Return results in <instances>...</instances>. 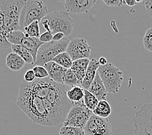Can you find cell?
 Segmentation results:
<instances>
[{
    "label": "cell",
    "mask_w": 152,
    "mask_h": 135,
    "mask_svg": "<svg viewBox=\"0 0 152 135\" xmlns=\"http://www.w3.org/2000/svg\"><path fill=\"white\" fill-rule=\"evenodd\" d=\"M16 105L34 123L52 127L42 100L28 88L25 80L20 85Z\"/></svg>",
    "instance_id": "1"
},
{
    "label": "cell",
    "mask_w": 152,
    "mask_h": 135,
    "mask_svg": "<svg viewBox=\"0 0 152 135\" xmlns=\"http://www.w3.org/2000/svg\"><path fill=\"white\" fill-rule=\"evenodd\" d=\"M25 3L23 0H0V46L3 49L11 47L7 34L21 30L20 17Z\"/></svg>",
    "instance_id": "2"
},
{
    "label": "cell",
    "mask_w": 152,
    "mask_h": 135,
    "mask_svg": "<svg viewBox=\"0 0 152 135\" xmlns=\"http://www.w3.org/2000/svg\"><path fill=\"white\" fill-rule=\"evenodd\" d=\"M41 22L46 31H50L53 35L62 32L67 37L72 34L75 27L73 20L64 10H55L49 13Z\"/></svg>",
    "instance_id": "3"
},
{
    "label": "cell",
    "mask_w": 152,
    "mask_h": 135,
    "mask_svg": "<svg viewBox=\"0 0 152 135\" xmlns=\"http://www.w3.org/2000/svg\"><path fill=\"white\" fill-rule=\"evenodd\" d=\"M98 73L106 87L107 93L117 94L119 92L123 81V72L111 63L100 66Z\"/></svg>",
    "instance_id": "4"
},
{
    "label": "cell",
    "mask_w": 152,
    "mask_h": 135,
    "mask_svg": "<svg viewBox=\"0 0 152 135\" xmlns=\"http://www.w3.org/2000/svg\"><path fill=\"white\" fill-rule=\"evenodd\" d=\"M69 42V40L66 36L60 41H51L43 44L38 52L36 66H43L46 63L53 61L58 55L66 52Z\"/></svg>",
    "instance_id": "5"
},
{
    "label": "cell",
    "mask_w": 152,
    "mask_h": 135,
    "mask_svg": "<svg viewBox=\"0 0 152 135\" xmlns=\"http://www.w3.org/2000/svg\"><path fill=\"white\" fill-rule=\"evenodd\" d=\"M48 13L47 6L40 1H25L21 14L20 27L23 29L35 21H42Z\"/></svg>",
    "instance_id": "6"
},
{
    "label": "cell",
    "mask_w": 152,
    "mask_h": 135,
    "mask_svg": "<svg viewBox=\"0 0 152 135\" xmlns=\"http://www.w3.org/2000/svg\"><path fill=\"white\" fill-rule=\"evenodd\" d=\"M134 135H152V102L144 104L133 118Z\"/></svg>",
    "instance_id": "7"
},
{
    "label": "cell",
    "mask_w": 152,
    "mask_h": 135,
    "mask_svg": "<svg viewBox=\"0 0 152 135\" xmlns=\"http://www.w3.org/2000/svg\"><path fill=\"white\" fill-rule=\"evenodd\" d=\"M93 114V112L86 107L84 102L74 105L63 123V126L84 129Z\"/></svg>",
    "instance_id": "8"
},
{
    "label": "cell",
    "mask_w": 152,
    "mask_h": 135,
    "mask_svg": "<svg viewBox=\"0 0 152 135\" xmlns=\"http://www.w3.org/2000/svg\"><path fill=\"white\" fill-rule=\"evenodd\" d=\"M86 135H112V127L107 118L93 114L84 127Z\"/></svg>",
    "instance_id": "9"
},
{
    "label": "cell",
    "mask_w": 152,
    "mask_h": 135,
    "mask_svg": "<svg viewBox=\"0 0 152 135\" xmlns=\"http://www.w3.org/2000/svg\"><path fill=\"white\" fill-rule=\"evenodd\" d=\"M91 52V46L88 44L86 39L82 38L72 39L66 51L73 61L82 59H89Z\"/></svg>",
    "instance_id": "10"
},
{
    "label": "cell",
    "mask_w": 152,
    "mask_h": 135,
    "mask_svg": "<svg viewBox=\"0 0 152 135\" xmlns=\"http://www.w3.org/2000/svg\"><path fill=\"white\" fill-rule=\"evenodd\" d=\"M97 3L96 0H68L64 3L68 13H88Z\"/></svg>",
    "instance_id": "11"
},
{
    "label": "cell",
    "mask_w": 152,
    "mask_h": 135,
    "mask_svg": "<svg viewBox=\"0 0 152 135\" xmlns=\"http://www.w3.org/2000/svg\"><path fill=\"white\" fill-rule=\"evenodd\" d=\"M43 66L48 72L50 79L57 83L64 85V75L67 69L61 66L53 61L46 63Z\"/></svg>",
    "instance_id": "12"
},
{
    "label": "cell",
    "mask_w": 152,
    "mask_h": 135,
    "mask_svg": "<svg viewBox=\"0 0 152 135\" xmlns=\"http://www.w3.org/2000/svg\"><path fill=\"white\" fill-rule=\"evenodd\" d=\"M100 64L99 61L95 59H92L90 61L88 70L86 71L85 77L83 80L81 87L84 90H89L91 84L95 79L96 75L98 72V70L100 67Z\"/></svg>",
    "instance_id": "13"
},
{
    "label": "cell",
    "mask_w": 152,
    "mask_h": 135,
    "mask_svg": "<svg viewBox=\"0 0 152 135\" xmlns=\"http://www.w3.org/2000/svg\"><path fill=\"white\" fill-rule=\"evenodd\" d=\"M88 90L92 93L99 100V101L106 100L107 92L98 72Z\"/></svg>",
    "instance_id": "14"
},
{
    "label": "cell",
    "mask_w": 152,
    "mask_h": 135,
    "mask_svg": "<svg viewBox=\"0 0 152 135\" xmlns=\"http://www.w3.org/2000/svg\"><path fill=\"white\" fill-rule=\"evenodd\" d=\"M90 61L91 60L89 59H82L73 61L71 69L75 73L78 79V86H82L83 80L85 77L86 73L88 70Z\"/></svg>",
    "instance_id": "15"
},
{
    "label": "cell",
    "mask_w": 152,
    "mask_h": 135,
    "mask_svg": "<svg viewBox=\"0 0 152 135\" xmlns=\"http://www.w3.org/2000/svg\"><path fill=\"white\" fill-rule=\"evenodd\" d=\"M44 43H43L39 41V38L26 37V36H25L21 42L20 46H22L24 47H25V48H27V49L31 51L32 56L34 57L35 64L38 50L39 49V47H40Z\"/></svg>",
    "instance_id": "16"
},
{
    "label": "cell",
    "mask_w": 152,
    "mask_h": 135,
    "mask_svg": "<svg viewBox=\"0 0 152 135\" xmlns=\"http://www.w3.org/2000/svg\"><path fill=\"white\" fill-rule=\"evenodd\" d=\"M25 60L18 55L11 52L6 57V64L8 68L14 72L21 70L25 64Z\"/></svg>",
    "instance_id": "17"
},
{
    "label": "cell",
    "mask_w": 152,
    "mask_h": 135,
    "mask_svg": "<svg viewBox=\"0 0 152 135\" xmlns=\"http://www.w3.org/2000/svg\"><path fill=\"white\" fill-rule=\"evenodd\" d=\"M84 89L80 86L71 87V89L67 91V97L73 105H77L84 102Z\"/></svg>",
    "instance_id": "18"
},
{
    "label": "cell",
    "mask_w": 152,
    "mask_h": 135,
    "mask_svg": "<svg viewBox=\"0 0 152 135\" xmlns=\"http://www.w3.org/2000/svg\"><path fill=\"white\" fill-rule=\"evenodd\" d=\"M12 52L20 55L27 64H34V57L30 50L20 45H11Z\"/></svg>",
    "instance_id": "19"
},
{
    "label": "cell",
    "mask_w": 152,
    "mask_h": 135,
    "mask_svg": "<svg viewBox=\"0 0 152 135\" xmlns=\"http://www.w3.org/2000/svg\"><path fill=\"white\" fill-rule=\"evenodd\" d=\"M93 114L101 118H107L111 115L112 108L110 104L106 100L99 101L97 107L93 111Z\"/></svg>",
    "instance_id": "20"
},
{
    "label": "cell",
    "mask_w": 152,
    "mask_h": 135,
    "mask_svg": "<svg viewBox=\"0 0 152 135\" xmlns=\"http://www.w3.org/2000/svg\"><path fill=\"white\" fill-rule=\"evenodd\" d=\"M53 61L66 69H71L73 63V59L66 52L58 55Z\"/></svg>",
    "instance_id": "21"
},
{
    "label": "cell",
    "mask_w": 152,
    "mask_h": 135,
    "mask_svg": "<svg viewBox=\"0 0 152 135\" xmlns=\"http://www.w3.org/2000/svg\"><path fill=\"white\" fill-rule=\"evenodd\" d=\"M24 32L26 37L39 38L40 36V30H39V21H35L28 26L25 27Z\"/></svg>",
    "instance_id": "22"
},
{
    "label": "cell",
    "mask_w": 152,
    "mask_h": 135,
    "mask_svg": "<svg viewBox=\"0 0 152 135\" xmlns=\"http://www.w3.org/2000/svg\"><path fill=\"white\" fill-rule=\"evenodd\" d=\"M84 92V104L89 111L93 112L97 107L98 104L99 103V100L89 90H85Z\"/></svg>",
    "instance_id": "23"
},
{
    "label": "cell",
    "mask_w": 152,
    "mask_h": 135,
    "mask_svg": "<svg viewBox=\"0 0 152 135\" xmlns=\"http://www.w3.org/2000/svg\"><path fill=\"white\" fill-rule=\"evenodd\" d=\"M25 36V32L21 30L13 31L7 34V38L11 45H20L21 42Z\"/></svg>",
    "instance_id": "24"
},
{
    "label": "cell",
    "mask_w": 152,
    "mask_h": 135,
    "mask_svg": "<svg viewBox=\"0 0 152 135\" xmlns=\"http://www.w3.org/2000/svg\"><path fill=\"white\" fill-rule=\"evenodd\" d=\"M64 85L71 87L78 86V79L72 69H67L64 77Z\"/></svg>",
    "instance_id": "25"
},
{
    "label": "cell",
    "mask_w": 152,
    "mask_h": 135,
    "mask_svg": "<svg viewBox=\"0 0 152 135\" xmlns=\"http://www.w3.org/2000/svg\"><path fill=\"white\" fill-rule=\"evenodd\" d=\"M60 135H86L84 129L77 127L62 126L60 128Z\"/></svg>",
    "instance_id": "26"
},
{
    "label": "cell",
    "mask_w": 152,
    "mask_h": 135,
    "mask_svg": "<svg viewBox=\"0 0 152 135\" xmlns=\"http://www.w3.org/2000/svg\"><path fill=\"white\" fill-rule=\"evenodd\" d=\"M143 45L146 50L152 52V27L148 30L143 38Z\"/></svg>",
    "instance_id": "27"
},
{
    "label": "cell",
    "mask_w": 152,
    "mask_h": 135,
    "mask_svg": "<svg viewBox=\"0 0 152 135\" xmlns=\"http://www.w3.org/2000/svg\"><path fill=\"white\" fill-rule=\"evenodd\" d=\"M33 70L36 77L37 79H45L49 77L48 72L47 71L44 66H35L33 68Z\"/></svg>",
    "instance_id": "28"
},
{
    "label": "cell",
    "mask_w": 152,
    "mask_h": 135,
    "mask_svg": "<svg viewBox=\"0 0 152 135\" xmlns=\"http://www.w3.org/2000/svg\"><path fill=\"white\" fill-rule=\"evenodd\" d=\"M53 34L50 31H45L39 36V41L43 43H48L53 41Z\"/></svg>",
    "instance_id": "29"
},
{
    "label": "cell",
    "mask_w": 152,
    "mask_h": 135,
    "mask_svg": "<svg viewBox=\"0 0 152 135\" xmlns=\"http://www.w3.org/2000/svg\"><path fill=\"white\" fill-rule=\"evenodd\" d=\"M37 79L33 70H29L26 72L24 75V80L26 82L32 83Z\"/></svg>",
    "instance_id": "30"
},
{
    "label": "cell",
    "mask_w": 152,
    "mask_h": 135,
    "mask_svg": "<svg viewBox=\"0 0 152 135\" xmlns=\"http://www.w3.org/2000/svg\"><path fill=\"white\" fill-rule=\"evenodd\" d=\"M102 1L107 6L113 7H121L122 4H124L122 0H115V1H113V0H103Z\"/></svg>",
    "instance_id": "31"
},
{
    "label": "cell",
    "mask_w": 152,
    "mask_h": 135,
    "mask_svg": "<svg viewBox=\"0 0 152 135\" xmlns=\"http://www.w3.org/2000/svg\"><path fill=\"white\" fill-rule=\"evenodd\" d=\"M143 3L145 5L148 13L152 17V0H146Z\"/></svg>",
    "instance_id": "32"
},
{
    "label": "cell",
    "mask_w": 152,
    "mask_h": 135,
    "mask_svg": "<svg viewBox=\"0 0 152 135\" xmlns=\"http://www.w3.org/2000/svg\"><path fill=\"white\" fill-rule=\"evenodd\" d=\"M65 37H66V35L62 33V32H58V33L53 36V41H60L61 40H63Z\"/></svg>",
    "instance_id": "33"
},
{
    "label": "cell",
    "mask_w": 152,
    "mask_h": 135,
    "mask_svg": "<svg viewBox=\"0 0 152 135\" xmlns=\"http://www.w3.org/2000/svg\"><path fill=\"white\" fill-rule=\"evenodd\" d=\"M123 3H124V4L127 5L129 7H134L137 4L135 0H124V1H123Z\"/></svg>",
    "instance_id": "34"
},
{
    "label": "cell",
    "mask_w": 152,
    "mask_h": 135,
    "mask_svg": "<svg viewBox=\"0 0 152 135\" xmlns=\"http://www.w3.org/2000/svg\"><path fill=\"white\" fill-rule=\"evenodd\" d=\"M99 63L100 66H105V65H106L107 64L109 63L107 62V59L105 57H100V59L99 60Z\"/></svg>",
    "instance_id": "35"
},
{
    "label": "cell",
    "mask_w": 152,
    "mask_h": 135,
    "mask_svg": "<svg viewBox=\"0 0 152 135\" xmlns=\"http://www.w3.org/2000/svg\"><path fill=\"white\" fill-rule=\"evenodd\" d=\"M135 1L137 3H141V2H144L142 1V0H135Z\"/></svg>",
    "instance_id": "36"
}]
</instances>
